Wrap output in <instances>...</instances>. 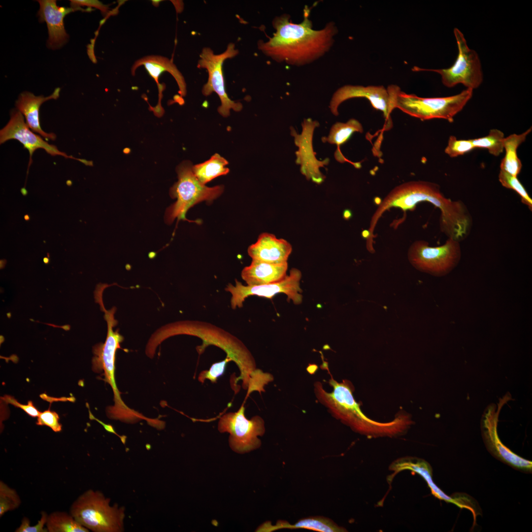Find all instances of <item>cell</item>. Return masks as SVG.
<instances>
[{
	"label": "cell",
	"mask_w": 532,
	"mask_h": 532,
	"mask_svg": "<svg viewBox=\"0 0 532 532\" xmlns=\"http://www.w3.org/2000/svg\"><path fill=\"white\" fill-rule=\"evenodd\" d=\"M471 139L458 140L455 136L449 137L445 153L450 157L463 155L474 149Z\"/></svg>",
	"instance_id": "cell-32"
},
{
	"label": "cell",
	"mask_w": 532,
	"mask_h": 532,
	"mask_svg": "<svg viewBox=\"0 0 532 532\" xmlns=\"http://www.w3.org/2000/svg\"><path fill=\"white\" fill-rule=\"evenodd\" d=\"M301 273L297 268H293L288 275L283 280L267 284L259 285H244L235 280V285L229 283L225 290L231 294V305L233 309L241 308L246 298L250 296H257L271 299L279 293L285 294L288 300L295 304H299L302 300L300 287Z\"/></svg>",
	"instance_id": "cell-12"
},
{
	"label": "cell",
	"mask_w": 532,
	"mask_h": 532,
	"mask_svg": "<svg viewBox=\"0 0 532 532\" xmlns=\"http://www.w3.org/2000/svg\"><path fill=\"white\" fill-rule=\"evenodd\" d=\"M21 192L22 195L24 196H27V195L28 194V192L25 188H22L21 189Z\"/></svg>",
	"instance_id": "cell-38"
},
{
	"label": "cell",
	"mask_w": 532,
	"mask_h": 532,
	"mask_svg": "<svg viewBox=\"0 0 532 532\" xmlns=\"http://www.w3.org/2000/svg\"><path fill=\"white\" fill-rule=\"evenodd\" d=\"M29 128L24 121L23 115L18 110L13 109L11 112L9 122L0 131V144L8 140L15 139L21 143L24 147L28 150L30 159L27 175L32 162V156L34 151L38 149L44 150L52 156H61L65 158H70L79 161L86 165H90L89 162L86 160L73 157L60 151L55 145L49 144L40 136L31 131Z\"/></svg>",
	"instance_id": "cell-15"
},
{
	"label": "cell",
	"mask_w": 532,
	"mask_h": 532,
	"mask_svg": "<svg viewBox=\"0 0 532 532\" xmlns=\"http://www.w3.org/2000/svg\"><path fill=\"white\" fill-rule=\"evenodd\" d=\"M421 201L429 202L440 209L439 223L446 227L458 224L466 212V206L462 201L445 198L438 185L424 181L408 182L393 189L381 202L371 218L368 239L372 241L376 223L386 210L393 207L404 211L411 210Z\"/></svg>",
	"instance_id": "cell-3"
},
{
	"label": "cell",
	"mask_w": 532,
	"mask_h": 532,
	"mask_svg": "<svg viewBox=\"0 0 532 532\" xmlns=\"http://www.w3.org/2000/svg\"><path fill=\"white\" fill-rule=\"evenodd\" d=\"M40 8L37 12L40 22H45L48 30V47L52 49L60 48L67 41L68 35L66 32L64 19L70 12L77 11L72 7L59 6L55 0H40Z\"/></svg>",
	"instance_id": "cell-18"
},
{
	"label": "cell",
	"mask_w": 532,
	"mask_h": 532,
	"mask_svg": "<svg viewBox=\"0 0 532 532\" xmlns=\"http://www.w3.org/2000/svg\"><path fill=\"white\" fill-rule=\"evenodd\" d=\"M2 399L7 403H10L22 409L32 417H37L40 413L31 400L29 401L27 404H21L14 398L8 395H5L2 397Z\"/></svg>",
	"instance_id": "cell-36"
},
{
	"label": "cell",
	"mask_w": 532,
	"mask_h": 532,
	"mask_svg": "<svg viewBox=\"0 0 532 532\" xmlns=\"http://www.w3.org/2000/svg\"><path fill=\"white\" fill-rule=\"evenodd\" d=\"M24 219H25V220L26 221H29V220H30V216H29V215H28V214H26V215H25L24 216Z\"/></svg>",
	"instance_id": "cell-39"
},
{
	"label": "cell",
	"mask_w": 532,
	"mask_h": 532,
	"mask_svg": "<svg viewBox=\"0 0 532 532\" xmlns=\"http://www.w3.org/2000/svg\"><path fill=\"white\" fill-rule=\"evenodd\" d=\"M60 88H57L53 93L48 96H35L33 93L24 92L21 93L16 101V106L25 117L28 126L35 133H39L46 139L55 140L56 135L54 133L43 131L39 119V110L41 104L50 100H56L60 96Z\"/></svg>",
	"instance_id": "cell-20"
},
{
	"label": "cell",
	"mask_w": 532,
	"mask_h": 532,
	"mask_svg": "<svg viewBox=\"0 0 532 532\" xmlns=\"http://www.w3.org/2000/svg\"><path fill=\"white\" fill-rule=\"evenodd\" d=\"M46 528L49 532H88L90 531L79 524L71 515L65 512L55 511L48 515Z\"/></svg>",
	"instance_id": "cell-27"
},
{
	"label": "cell",
	"mask_w": 532,
	"mask_h": 532,
	"mask_svg": "<svg viewBox=\"0 0 532 532\" xmlns=\"http://www.w3.org/2000/svg\"><path fill=\"white\" fill-rule=\"evenodd\" d=\"M364 131L361 123L356 119H351L346 123L336 122L331 128L327 137L322 138L323 142L335 144L337 149L335 152V159L341 163L347 161L339 149L340 145L345 143L355 132L362 133Z\"/></svg>",
	"instance_id": "cell-25"
},
{
	"label": "cell",
	"mask_w": 532,
	"mask_h": 532,
	"mask_svg": "<svg viewBox=\"0 0 532 532\" xmlns=\"http://www.w3.org/2000/svg\"><path fill=\"white\" fill-rule=\"evenodd\" d=\"M243 404L237 411L226 413L220 418L218 429L220 432H229V445L234 452L243 454L259 448L261 441L258 437L265 432L264 420L255 416L250 420L245 416Z\"/></svg>",
	"instance_id": "cell-11"
},
{
	"label": "cell",
	"mask_w": 532,
	"mask_h": 532,
	"mask_svg": "<svg viewBox=\"0 0 532 532\" xmlns=\"http://www.w3.org/2000/svg\"><path fill=\"white\" fill-rule=\"evenodd\" d=\"M504 138V133L501 131L493 129L490 131L487 135L471 139V141L475 148L487 149L491 154L497 157L503 151Z\"/></svg>",
	"instance_id": "cell-29"
},
{
	"label": "cell",
	"mask_w": 532,
	"mask_h": 532,
	"mask_svg": "<svg viewBox=\"0 0 532 532\" xmlns=\"http://www.w3.org/2000/svg\"><path fill=\"white\" fill-rule=\"evenodd\" d=\"M354 98H364L375 109L382 111L386 121V130L392 126L391 113L394 109L390 93L383 85H344L333 94L330 104L332 113L338 115V108L343 101Z\"/></svg>",
	"instance_id": "cell-17"
},
{
	"label": "cell",
	"mask_w": 532,
	"mask_h": 532,
	"mask_svg": "<svg viewBox=\"0 0 532 532\" xmlns=\"http://www.w3.org/2000/svg\"><path fill=\"white\" fill-rule=\"evenodd\" d=\"M387 89L394 109L421 120L438 118L449 122H453V117L463 109L473 94L472 90L466 89L452 96L425 98L406 94L397 85H390Z\"/></svg>",
	"instance_id": "cell-5"
},
{
	"label": "cell",
	"mask_w": 532,
	"mask_h": 532,
	"mask_svg": "<svg viewBox=\"0 0 532 532\" xmlns=\"http://www.w3.org/2000/svg\"><path fill=\"white\" fill-rule=\"evenodd\" d=\"M21 503L17 492L2 481H0V517L17 508Z\"/></svg>",
	"instance_id": "cell-30"
},
{
	"label": "cell",
	"mask_w": 532,
	"mask_h": 532,
	"mask_svg": "<svg viewBox=\"0 0 532 532\" xmlns=\"http://www.w3.org/2000/svg\"><path fill=\"white\" fill-rule=\"evenodd\" d=\"M231 361L232 359L227 356L223 361L213 364L208 370L200 373L198 380L202 384L206 379L212 383H217L218 379L225 373L227 363Z\"/></svg>",
	"instance_id": "cell-33"
},
{
	"label": "cell",
	"mask_w": 532,
	"mask_h": 532,
	"mask_svg": "<svg viewBox=\"0 0 532 532\" xmlns=\"http://www.w3.org/2000/svg\"><path fill=\"white\" fill-rule=\"evenodd\" d=\"M302 132L298 134L293 127L290 128L291 134L294 137L295 145L299 149L295 153L296 163L300 165V171L307 180L320 184L324 180L325 176L320 170L321 167L328 165L329 159L326 158L319 161L316 157L313 151L312 138L314 131L319 126L317 121L311 118L304 119L302 123Z\"/></svg>",
	"instance_id": "cell-16"
},
{
	"label": "cell",
	"mask_w": 532,
	"mask_h": 532,
	"mask_svg": "<svg viewBox=\"0 0 532 532\" xmlns=\"http://www.w3.org/2000/svg\"><path fill=\"white\" fill-rule=\"evenodd\" d=\"M48 514L45 512L42 511L41 517L37 523L34 526L30 525V520L24 517L22 520L19 527L15 530L16 532H48L46 526Z\"/></svg>",
	"instance_id": "cell-35"
},
{
	"label": "cell",
	"mask_w": 532,
	"mask_h": 532,
	"mask_svg": "<svg viewBox=\"0 0 532 532\" xmlns=\"http://www.w3.org/2000/svg\"><path fill=\"white\" fill-rule=\"evenodd\" d=\"M408 260L417 269L435 276L448 274L461 258L460 242L448 238L441 246H429L424 240L415 241L408 252Z\"/></svg>",
	"instance_id": "cell-9"
},
{
	"label": "cell",
	"mask_w": 532,
	"mask_h": 532,
	"mask_svg": "<svg viewBox=\"0 0 532 532\" xmlns=\"http://www.w3.org/2000/svg\"><path fill=\"white\" fill-rule=\"evenodd\" d=\"M43 261L45 263H47L48 261V259H47V258H44L43 259Z\"/></svg>",
	"instance_id": "cell-40"
},
{
	"label": "cell",
	"mask_w": 532,
	"mask_h": 532,
	"mask_svg": "<svg viewBox=\"0 0 532 532\" xmlns=\"http://www.w3.org/2000/svg\"><path fill=\"white\" fill-rule=\"evenodd\" d=\"M304 14L299 24L292 22L287 14L275 17L272 22L275 32L268 40L258 42L259 49L276 62L296 66L323 56L332 47L337 28L330 22L321 30H314L308 18L309 10H304Z\"/></svg>",
	"instance_id": "cell-1"
},
{
	"label": "cell",
	"mask_w": 532,
	"mask_h": 532,
	"mask_svg": "<svg viewBox=\"0 0 532 532\" xmlns=\"http://www.w3.org/2000/svg\"><path fill=\"white\" fill-rule=\"evenodd\" d=\"M499 180L502 186L507 189L513 190L519 194L522 202L527 205L531 211L532 210V200L517 177L500 170Z\"/></svg>",
	"instance_id": "cell-31"
},
{
	"label": "cell",
	"mask_w": 532,
	"mask_h": 532,
	"mask_svg": "<svg viewBox=\"0 0 532 532\" xmlns=\"http://www.w3.org/2000/svg\"><path fill=\"white\" fill-rule=\"evenodd\" d=\"M287 262L271 263L252 260L251 264L241 271V277L248 285L273 283L283 280L287 276Z\"/></svg>",
	"instance_id": "cell-21"
},
{
	"label": "cell",
	"mask_w": 532,
	"mask_h": 532,
	"mask_svg": "<svg viewBox=\"0 0 532 532\" xmlns=\"http://www.w3.org/2000/svg\"><path fill=\"white\" fill-rule=\"evenodd\" d=\"M507 399H500L498 406L491 405L485 411L481 421L482 436L486 448L496 458L513 468L530 472L532 462L520 457L504 446L497 432L499 414Z\"/></svg>",
	"instance_id": "cell-14"
},
{
	"label": "cell",
	"mask_w": 532,
	"mask_h": 532,
	"mask_svg": "<svg viewBox=\"0 0 532 532\" xmlns=\"http://www.w3.org/2000/svg\"><path fill=\"white\" fill-rule=\"evenodd\" d=\"M144 65L149 74L158 82V78L164 71L169 72L174 78L178 85L180 94L184 96L186 94V85L183 76L173 62L168 59L160 56H148L142 58L133 65L132 72L133 74L135 69L139 66Z\"/></svg>",
	"instance_id": "cell-23"
},
{
	"label": "cell",
	"mask_w": 532,
	"mask_h": 532,
	"mask_svg": "<svg viewBox=\"0 0 532 532\" xmlns=\"http://www.w3.org/2000/svg\"><path fill=\"white\" fill-rule=\"evenodd\" d=\"M228 164L226 159L215 153L208 160L193 166L192 170L198 180L205 185L216 177L228 174L229 169L226 166Z\"/></svg>",
	"instance_id": "cell-26"
},
{
	"label": "cell",
	"mask_w": 532,
	"mask_h": 532,
	"mask_svg": "<svg viewBox=\"0 0 532 532\" xmlns=\"http://www.w3.org/2000/svg\"><path fill=\"white\" fill-rule=\"evenodd\" d=\"M208 324V335L202 331L200 322L198 321H183L166 325L164 328V333L167 338L178 334H189L198 336L209 344L215 345L227 354V356L233 361L240 371L239 376L236 381L242 380V386H248L258 374L259 369L256 367L255 361L252 355L245 345L237 338L213 326L212 332L210 333V326Z\"/></svg>",
	"instance_id": "cell-4"
},
{
	"label": "cell",
	"mask_w": 532,
	"mask_h": 532,
	"mask_svg": "<svg viewBox=\"0 0 532 532\" xmlns=\"http://www.w3.org/2000/svg\"><path fill=\"white\" fill-rule=\"evenodd\" d=\"M100 307L104 313L107 332L105 342L97 344L93 347V369L98 372L103 370L104 380L111 387L114 395L117 396L120 392L115 378L116 353L117 349L121 348L120 344L123 341L124 337L118 330L113 331L114 327L117 325V321L114 318L116 308L113 307L110 310H106L103 304Z\"/></svg>",
	"instance_id": "cell-13"
},
{
	"label": "cell",
	"mask_w": 532,
	"mask_h": 532,
	"mask_svg": "<svg viewBox=\"0 0 532 532\" xmlns=\"http://www.w3.org/2000/svg\"><path fill=\"white\" fill-rule=\"evenodd\" d=\"M59 419L56 412L48 409L40 412L36 424L39 426H47L55 432H60L62 430V426L59 422Z\"/></svg>",
	"instance_id": "cell-34"
},
{
	"label": "cell",
	"mask_w": 532,
	"mask_h": 532,
	"mask_svg": "<svg viewBox=\"0 0 532 532\" xmlns=\"http://www.w3.org/2000/svg\"><path fill=\"white\" fill-rule=\"evenodd\" d=\"M531 131L532 128L522 133H514L504 138L503 147L505 150V155L500 163L501 170L517 177L521 171L522 164L517 156V150L518 147L525 141L527 135Z\"/></svg>",
	"instance_id": "cell-24"
},
{
	"label": "cell",
	"mask_w": 532,
	"mask_h": 532,
	"mask_svg": "<svg viewBox=\"0 0 532 532\" xmlns=\"http://www.w3.org/2000/svg\"><path fill=\"white\" fill-rule=\"evenodd\" d=\"M458 54L454 64L450 67L442 69H426L415 66L413 71H429L436 72L441 76L443 84L448 88L458 84L467 89L477 88L483 81V72L479 56L476 52L470 49L463 33L457 28L454 30Z\"/></svg>",
	"instance_id": "cell-8"
},
{
	"label": "cell",
	"mask_w": 532,
	"mask_h": 532,
	"mask_svg": "<svg viewBox=\"0 0 532 532\" xmlns=\"http://www.w3.org/2000/svg\"><path fill=\"white\" fill-rule=\"evenodd\" d=\"M70 513L82 526L94 532L124 531L125 508L115 503L101 492L88 490L72 504Z\"/></svg>",
	"instance_id": "cell-6"
},
{
	"label": "cell",
	"mask_w": 532,
	"mask_h": 532,
	"mask_svg": "<svg viewBox=\"0 0 532 532\" xmlns=\"http://www.w3.org/2000/svg\"><path fill=\"white\" fill-rule=\"evenodd\" d=\"M292 251L291 245L286 240L264 233L248 247V254L252 260L279 263L287 262Z\"/></svg>",
	"instance_id": "cell-19"
},
{
	"label": "cell",
	"mask_w": 532,
	"mask_h": 532,
	"mask_svg": "<svg viewBox=\"0 0 532 532\" xmlns=\"http://www.w3.org/2000/svg\"><path fill=\"white\" fill-rule=\"evenodd\" d=\"M238 53L233 43H230L224 52L218 54H215L210 48L204 47L200 54L198 63V67L206 69L208 74L207 81L202 87V93L205 96H208L213 92L218 95L221 101L218 111L224 117L230 115L231 109L240 111L242 108L240 102L232 100L227 94L222 69L225 61L235 57Z\"/></svg>",
	"instance_id": "cell-10"
},
{
	"label": "cell",
	"mask_w": 532,
	"mask_h": 532,
	"mask_svg": "<svg viewBox=\"0 0 532 532\" xmlns=\"http://www.w3.org/2000/svg\"><path fill=\"white\" fill-rule=\"evenodd\" d=\"M331 377L329 383L332 391L326 392L322 384L317 381L314 383L315 396L332 415L355 431L367 434H393L402 431L410 424L409 418L403 414L388 423L377 422L367 418L353 397L354 387L351 382L343 380L338 382L332 375Z\"/></svg>",
	"instance_id": "cell-2"
},
{
	"label": "cell",
	"mask_w": 532,
	"mask_h": 532,
	"mask_svg": "<svg viewBox=\"0 0 532 532\" xmlns=\"http://www.w3.org/2000/svg\"><path fill=\"white\" fill-rule=\"evenodd\" d=\"M391 468L396 471L408 469L419 474L426 480L432 493L436 498L455 504L460 508H466L467 500L465 495H456L454 497H450L437 487L432 479L431 467L424 460L415 459L400 460L393 464Z\"/></svg>",
	"instance_id": "cell-22"
},
{
	"label": "cell",
	"mask_w": 532,
	"mask_h": 532,
	"mask_svg": "<svg viewBox=\"0 0 532 532\" xmlns=\"http://www.w3.org/2000/svg\"><path fill=\"white\" fill-rule=\"evenodd\" d=\"M279 526V528H302L321 532L344 531L343 528L338 527L331 520L320 517L302 519L294 525L284 522Z\"/></svg>",
	"instance_id": "cell-28"
},
{
	"label": "cell",
	"mask_w": 532,
	"mask_h": 532,
	"mask_svg": "<svg viewBox=\"0 0 532 532\" xmlns=\"http://www.w3.org/2000/svg\"><path fill=\"white\" fill-rule=\"evenodd\" d=\"M190 161H184L176 168L178 181L170 188L171 197L176 201L168 207L165 221L171 224L176 219H186L188 210L203 201H212L223 193L222 185L209 187L201 183L195 175Z\"/></svg>",
	"instance_id": "cell-7"
},
{
	"label": "cell",
	"mask_w": 532,
	"mask_h": 532,
	"mask_svg": "<svg viewBox=\"0 0 532 532\" xmlns=\"http://www.w3.org/2000/svg\"><path fill=\"white\" fill-rule=\"evenodd\" d=\"M70 7L77 10L86 11L85 9L81 8V6H92L99 9L102 13H105L107 11V7L103 5L101 2L96 0H70Z\"/></svg>",
	"instance_id": "cell-37"
}]
</instances>
